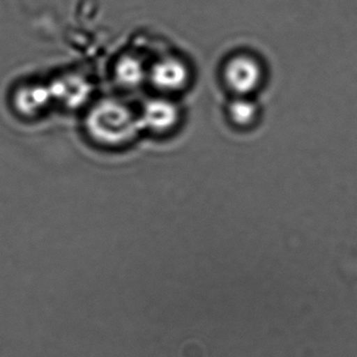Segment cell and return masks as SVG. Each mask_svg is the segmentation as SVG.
Instances as JSON below:
<instances>
[{
	"label": "cell",
	"mask_w": 357,
	"mask_h": 357,
	"mask_svg": "<svg viewBox=\"0 0 357 357\" xmlns=\"http://www.w3.org/2000/svg\"><path fill=\"white\" fill-rule=\"evenodd\" d=\"M178 121L177 106L163 98L150 100L142 111L140 123L154 133H167Z\"/></svg>",
	"instance_id": "277c9868"
},
{
	"label": "cell",
	"mask_w": 357,
	"mask_h": 357,
	"mask_svg": "<svg viewBox=\"0 0 357 357\" xmlns=\"http://www.w3.org/2000/svg\"><path fill=\"white\" fill-rule=\"evenodd\" d=\"M115 79L123 87H137L146 79L144 63L135 56H123L117 61L114 68Z\"/></svg>",
	"instance_id": "5b68a950"
},
{
	"label": "cell",
	"mask_w": 357,
	"mask_h": 357,
	"mask_svg": "<svg viewBox=\"0 0 357 357\" xmlns=\"http://www.w3.org/2000/svg\"><path fill=\"white\" fill-rule=\"evenodd\" d=\"M224 79L233 92L245 96L259 87L262 81L261 66L252 56L241 54L227 63Z\"/></svg>",
	"instance_id": "7a4b0ae2"
},
{
	"label": "cell",
	"mask_w": 357,
	"mask_h": 357,
	"mask_svg": "<svg viewBox=\"0 0 357 357\" xmlns=\"http://www.w3.org/2000/svg\"><path fill=\"white\" fill-rule=\"evenodd\" d=\"M257 112L256 105L243 98L231 102L229 107L231 121L239 127H247L253 123L257 117Z\"/></svg>",
	"instance_id": "8992f818"
},
{
	"label": "cell",
	"mask_w": 357,
	"mask_h": 357,
	"mask_svg": "<svg viewBox=\"0 0 357 357\" xmlns=\"http://www.w3.org/2000/svg\"><path fill=\"white\" fill-rule=\"evenodd\" d=\"M88 129L100 144L121 146L137 135L142 123L125 104L116 100H106L90 113Z\"/></svg>",
	"instance_id": "6da1fadb"
},
{
	"label": "cell",
	"mask_w": 357,
	"mask_h": 357,
	"mask_svg": "<svg viewBox=\"0 0 357 357\" xmlns=\"http://www.w3.org/2000/svg\"><path fill=\"white\" fill-rule=\"evenodd\" d=\"M151 79L158 89L175 92L188 83L189 70L186 64L178 58H165L151 69Z\"/></svg>",
	"instance_id": "3957f363"
}]
</instances>
